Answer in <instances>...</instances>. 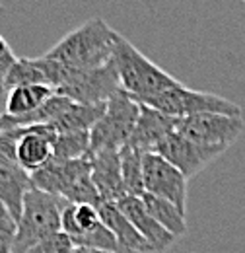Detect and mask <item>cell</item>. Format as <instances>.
<instances>
[{
    "instance_id": "obj_1",
    "label": "cell",
    "mask_w": 245,
    "mask_h": 253,
    "mask_svg": "<svg viewBox=\"0 0 245 253\" xmlns=\"http://www.w3.org/2000/svg\"><path fill=\"white\" fill-rule=\"evenodd\" d=\"M119 37L121 33L115 32L105 20L93 18L66 33L45 55L70 70L97 68L113 59Z\"/></svg>"
},
{
    "instance_id": "obj_2",
    "label": "cell",
    "mask_w": 245,
    "mask_h": 253,
    "mask_svg": "<svg viewBox=\"0 0 245 253\" xmlns=\"http://www.w3.org/2000/svg\"><path fill=\"white\" fill-rule=\"evenodd\" d=\"M33 187L76 205H101V197L93 185L90 156L78 160H51L31 173Z\"/></svg>"
},
{
    "instance_id": "obj_3",
    "label": "cell",
    "mask_w": 245,
    "mask_h": 253,
    "mask_svg": "<svg viewBox=\"0 0 245 253\" xmlns=\"http://www.w3.org/2000/svg\"><path fill=\"white\" fill-rule=\"evenodd\" d=\"M113 64L121 80V90H124L134 101H142L179 82L171 74H167L163 68L154 64L148 57H144L122 35L119 37L113 53Z\"/></svg>"
},
{
    "instance_id": "obj_4",
    "label": "cell",
    "mask_w": 245,
    "mask_h": 253,
    "mask_svg": "<svg viewBox=\"0 0 245 253\" xmlns=\"http://www.w3.org/2000/svg\"><path fill=\"white\" fill-rule=\"evenodd\" d=\"M68 203L45 191H28L24 199L22 214L16 222L14 253H28L41 240L49 238L55 232H61L62 209Z\"/></svg>"
},
{
    "instance_id": "obj_5",
    "label": "cell",
    "mask_w": 245,
    "mask_h": 253,
    "mask_svg": "<svg viewBox=\"0 0 245 253\" xmlns=\"http://www.w3.org/2000/svg\"><path fill=\"white\" fill-rule=\"evenodd\" d=\"M140 115V103L134 101L124 90L113 94L107 103L103 115L90 130V154L97 150H121L130 142L134 125Z\"/></svg>"
},
{
    "instance_id": "obj_6",
    "label": "cell",
    "mask_w": 245,
    "mask_h": 253,
    "mask_svg": "<svg viewBox=\"0 0 245 253\" xmlns=\"http://www.w3.org/2000/svg\"><path fill=\"white\" fill-rule=\"evenodd\" d=\"M138 103L150 105L154 109L171 115V117H189V115H199V113H222V115H232V117H242V107L222 95L208 94V92H199V90H189L181 82L175 86L154 94Z\"/></svg>"
},
{
    "instance_id": "obj_7",
    "label": "cell",
    "mask_w": 245,
    "mask_h": 253,
    "mask_svg": "<svg viewBox=\"0 0 245 253\" xmlns=\"http://www.w3.org/2000/svg\"><path fill=\"white\" fill-rule=\"evenodd\" d=\"M61 230L72 240L74 246L93 248V250H101V252L122 253L117 244V238L101 220L99 207L68 203L62 209Z\"/></svg>"
},
{
    "instance_id": "obj_8",
    "label": "cell",
    "mask_w": 245,
    "mask_h": 253,
    "mask_svg": "<svg viewBox=\"0 0 245 253\" xmlns=\"http://www.w3.org/2000/svg\"><path fill=\"white\" fill-rule=\"evenodd\" d=\"M121 90V80L113 59L103 66L88 68V70H70V76L62 84L57 94L66 95L74 103H105L113 94Z\"/></svg>"
},
{
    "instance_id": "obj_9",
    "label": "cell",
    "mask_w": 245,
    "mask_h": 253,
    "mask_svg": "<svg viewBox=\"0 0 245 253\" xmlns=\"http://www.w3.org/2000/svg\"><path fill=\"white\" fill-rule=\"evenodd\" d=\"M245 128L242 117L222 115V113H199L181 117L177 121V132L183 136L199 142V144H210V146H226L234 144Z\"/></svg>"
},
{
    "instance_id": "obj_10",
    "label": "cell",
    "mask_w": 245,
    "mask_h": 253,
    "mask_svg": "<svg viewBox=\"0 0 245 253\" xmlns=\"http://www.w3.org/2000/svg\"><path fill=\"white\" fill-rule=\"evenodd\" d=\"M228 148L226 146H210V144H199L191 138L183 136L181 132L173 130L167 134L152 152H158L160 156L169 160L175 168L183 171V175L189 179L197 173H201L206 166H210L216 158H220Z\"/></svg>"
},
{
    "instance_id": "obj_11",
    "label": "cell",
    "mask_w": 245,
    "mask_h": 253,
    "mask_svg": "<svg viewBox=\"0 0 245 253\" xmlns=\"http://www.w3.org/2000/svg\"><path fill=\"white\" fill-rule=\"evenodd\" d=\"M144 169V193H152L173 203L185 212L187 207V177L179 168L158 152H144L142 156Z\"/></svg>"
},
{
    "instance_id": "obj_12",
    "label": "cell",
    "mask_w": 245,
    "mask_h": 253,
    "mask_svg": "<svg viewBox=\"0 0 245 253\" xmlns=\"http://www.w3.org/2000/svg\"><path fill=\"white\" fill-rule=\"evenodd\" d=\"M16 140V160L26 171H37L53 160L57 130L51 125L20 126L6 132Z\"/></svg>"
},
{
    "instance_id": "obj_13",
    "label": "cell",
    "mask_w": 245,
    "mask_h": 253,
    "mask_svg": "<svg viewBox=\"0 0 245 253\" xmlns=\"http://www.w3.org/2000/svg\"><path fill=\"white\" fill-rule=\"evenodd\" d=\"M117 207L122 211V214L132 222V226L144 236V240L150 244L154 253H162L165 250H169L175 244V236L165 230L160 222L154 218L152 214L146 211L144 203L140 197L134 195H124L122 199L117 201Z\"/></svg>"
},
{
    "instance_id": "obj_14",
    "label": "cell",
    "mask_w": 245,
    "mask_h": 253,
    "mask_svg": "<svg viewBox=\"0 0 245 253\" xmlns=\"http://www.w3.org/2000/svg\"><path fill=\"white\" fill-rule=\"evenodd\" d=\"M92 179L101 197V203H117L126 195L121 173V156L119 150H97L90 154Z\"/></svg>"
},
{
    "instance_id": "obj_15",
    "label": "cell",
    "mask_w": 245,
    "mask_h": 253,
    "mask_svg": "<svg viewBox=\"0 0 245 253\" xmlns=\"http://www.w3.org/2000/svg\"><path fill=\"white\" fill-rule=\"evenodd\" d=\"M31 189L33 181L30 171H26L18 160L0 156V201L16 222L22 214L24 199Z\"/></svg>"
},
{
    "instance_id": "obj_16",
    "label": "cell",
    "mask_w": 245,
    "mask_h": 253,
    "mask_svg": "<svg viewBox=\"0 0 245 253\" xmlns=\"http://www.w3.org/2000/svg\"><path fill=\"white\" fill-rule=\"evenodd\" d=\"M177 121L179 117L165 115L150 105L140 103V115L128 144L142 152H152L167 134H171L177 128Z\"/></svg>"
},
{
    "instance_id": "obj_17",
    "label": "cell",
    "mask_w": 245,
    "mask_h": 253,
    "mask_svg": "<svg viewBox=\"0 0 245 253\" xmlns=\"http://www.w3.org/2000/svg\"><path fill=\"white\" fill-rule=\"evenodd\" d=\"M99 214L103 224L113 232L117 238V244L122 253H154L150 244L144 240V236L132 226L122 211L117 207V203H101Z\"/></svg>"
},
{
    "instance_id": "obj_18",
    "label": "cell",
    "mask_w": 245,
    "mask_h": 253,
    "mask_svg": "<svg viewBox=\"0 0 245 253\" xmlns=\"http://www.w3.org/2000/svg\"><path fill=\"white\" fill-rule=\"evenodd\" d=\"M107 103V101H105ZM105 103H72L61 117L51 123V126L59 132H80V130H92V126L97 123V119L105 111Z\"/></svg>"
},
{
    "instance_id": "obj_19",
    "label": "cell",
    "mask_w": 245,
    "mask_h": 253,
    "mask_svg": "<svg viewBox=\"0 0 245 253\" xmlns=\"http://www.w3.org/2000/svg\"><path fill=\"white\" fill-rule=\"evenodd\" d=\"M53 94H55V90L51 86H45V84H28V86L12 88L10 94H8V99H6V109L4 111L10 113V115L33 113Z\"/></svg>"
},
{
    "instance_id": "obj_20",
    "label": "cell",
    "mask_w": 245,
    "mask_h": 253,
    "mask_svg": "<svg viewBox=\"0 0 245 253\" xmlns=\"http://www.w3.org/2000/svg\"><path fill=\"white\" fill-rule=\"evenodd\" d=\"M140 199H142L146 211H148L165 230H169L175 238H181L185 232H187L185 212L179 211L173 203H169V201H165V199H162V197H156L152 193H142Z\"/></svg>"
},
{
    "instance_id": "obj_21",
    "label": "cell",
    "mask_w": 245,
    "mask_h": 253,
    "mask_svg": "<svg viewBox=\"0 0 245 253\" xmlns=\"http://www.w3.org/2000/svg\"><path fill=\"white\" fill-rule=\"evenodd\" d=\"M119 156H121V173L126 195L140 197L144 193V169H142L144 152L126 144L119 150Z\"/></svg>"
},
{
    "instance_id": "obj_22",
    "label": "cell",
    "mask_w": 245,
    "mask_h": 253,
    "mask_svg": "<svg viewBox=\"0 0 245 253\" xmlns=\"http://www.w3.org/2000/svg\"><path fill=\"white\" fill-rule=\"evenodd\" d=\"M90 156V130L59 132L55 140V160H78Z\"/></svg>"
},
{
    "instance_id": "obj_23",
    "label": "cell",
    "mask_w": 245,
    "mask_h": 253,
    "mask_svg": "<svg viewBox=\"0 0 245 253\" xmlns=\"http://www.w3.org/2000/svg\"><path fill=\"white\" fill-rule=\"evenodd\" d=\"M74 248L72 240L64 234V232H55L49 238L41 240L39 244H35L28 253H68Z\"/></svg>"
},
{
    "instance_id": "obj_24",
    "label": "cell",
    "mask_w": 245,
    "mask_h": 253,
    "mask_svg": "<svg viewBox=\"0 0 245 253\" xmlns=\"http://www.w3.org/2000/svg\"><path fill=\"white\" fill-rule=\"evenodd\" d=\"M16 220L12 216L0 218V253H14Z\"/></svg>"
},
{
    "instance_id": "obj_25",
    "label": "cell",
    "mask_w": 245,
    "mask_h": 253,
    "mask_svg": "<svg viewBox=\"0 0 245 253\" xmlns=\"http://www.w3.org/2000/svg\"><path fill=\"white\" fill-rule=\"evenodd\" d=\"M16 55L12 53V49H8L2 57H0V94L6 90V76H8V72H10V68H12V64L16 63Z\"/></svg>"
},
{
    "instance_id": "obj_26",
    "label": "cell",
    "mask_w": 245,
    "mask_h": 253,
    "mask_svg": "<svg viewBox=\"0 0 245 253\" xmlns=\"http://www.w3.org/2000/svg\"><path fill=\"white\" fill-rule=\"evenodd\" d=\"M68 253H111V252H101V250H93V248H84V246H74Z\"/></svg>"
},
{
    "instance_id": "obj_27",
    "label": "cell",
    "mask_w": 245,
    "mask_h": 253,
    "mask_svg": "<svg viewBox=\"0 0 245 253\" xmlns=\"http://www.w3.org/2000/svg\"><path fill=\"white\" fill-rule=\"evenodd\" d=\"M8 49H10V45H8V43H6V39L0 35V57H2V55H4Z\"/></svg>"
},
{
    "instance_id": "obj_28",
    "label": "cell",
    "mask_w": 245,
    "mask_h": 253,
    "mask_svg": "<svg viewBox=\"0 0 245 253\" xmlns=\"http://www.w3.org/2000/svg\"><path fill=\"white\" fill-rule=\"evenodd\" d=\"M6 216H10V212L6 211V207H4L2 201H0V218H6Z\"/></svg>"
}]
</instances>
